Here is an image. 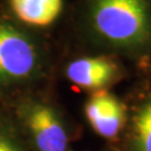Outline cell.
<instances>
[{"instance_id": "1", "label": "cell", "mask_w": 151, "mask_h": 151, "mask_svg": "<svg viewBox=\"0 0 151 151\" xmlns=\"http://www.w3.org/2000/svg\"><path fill=\"white\" fill-rule=\"evenodd\" d=\"M77 30L96 53L147 62L151 60V0H82Z\"/></svg>"}, {"instance_id": "2", "label": "cell", "mask_w": 151, "mask_h": 151, "mask_svg": "<svg viewBox=\"0 0 151 151\" xmlns=\"http://www.w3.org/2000/svg\"><path fill=\"white\" fill-rule=\"evenodd\" d=\"M50 64L49 47L42 34L0 14V92L42 84Z\"/></svg>"}, {"instance_id": "3", "label": "cell", "mask_w": 151, "mask_h": 151, "mask_svg": "<svg viewBox=\"0 0 151 151\" xmlns=\"http://www.w3.org/2000/svg\"><path fill=\"white\" fill-rule=\"evenodd\" d=\"M9 116L32 151H70L73 126L62 108L43 93L20 94Z\"/></svg>"}, {"instance_id": "4", "label": "cell", "mask_w": 151, "mask_h": 151, "mask_svg": "<svg viewBox=\"0 0 151 151\" xmlns=\"http://www.w3.org/2000/svg\"><path fill=\"white\" fill-rule=\"evenodd\" d=\"M64 78L84 91L108 89L124 78L125 68L120 58L106 53L76 57L68 60L63 69Z\"/></svg>"}, {"instance_id": "5", "label": "cell", "mask_w": 151, "mask_h": 151, "mask_svg": "<svg viewBox=\"0 0 151 151\" xmlns=\"http://www.w3.org/2000/svg\"><path fill=\"white\" fill-rule=\"evenodd\" d=\"M83 111L88 125L101 137L115 141L124 134L129 106L108 89L89 93Z\"/></svg>"}, {"instance_id": "6", "label": "cell", "mask_w": 151, "mask_h": 151, "mask_svg": "<svg viewBox=\"0 0 151 151\" xmlns=\"http://www.w3.org/2000/svg\"><path fill=\"white\" fill-rule=\"evenodd\" d=\"M121 137L122 151H151V88L129 107V119Z\"/></svg>"}, {"instance_id": "7", "label": "cell", "mask_w": 151, "mask_h": 151, "mask_svg": "<svg viewBox=\"0 0 151 151\" xmlns=\"http://www.w3.org/2000/svg\"><path fill=\"white\" fill-rule=\"evenodd\" d=\"M10 17L33 30L50 28L60 18L64 0H6Z\"/></svg>"}, {"instance_id": "8", "label": "cell", "mask_w": 151, "mask_h": 151, "mask_svg": "<svg viewBox=\"0 0 151 151\" xmlns=\"http://www.w3.org/2000/svg\"><path fill=\"white\" fill-rule=\"evenodd\" d=\"M0 151H32L10 116L0 115Z\"/></svg>"}]
</instances>
